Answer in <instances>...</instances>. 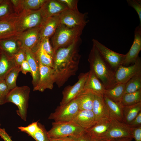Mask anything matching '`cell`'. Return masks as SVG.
Here are the masks:
<instances>
[{
  "instance_id": "obj_1",
  "label": "cell",
  "mask_w": 141,
  "mask_h": 141,
  "mask_svg": "<svg viewBox=\"0 0 141 141\" xmlns=\"http://www.w3.org/2000/svg\"><path fill=\"white\" fill-rule=\"evenodd\" d=\"M81 41L80 37L68 46L59 49L55 52L53 69L55 83L59 88L70 77L75 75L78 69L80 58L78 47Z\"/></svg>"
},
{
  "instance_id": "obj_2",
  "label": "cell",
  "mask_w": 141,
  "mask_h": 141,
  "mask_svg": "<svg viewBox=\"0 0 141 141\" xmlns=\"http://www.w3.org/2000/svg\"><path fill=\"white\" fill-rule=\"evenodd\" d=\"M88 61L90 70L101 81L105 89L111 88L117 84L115 73L93 45L89 55Z\"/></svg>"
},
{
  "instance_id": "obj_3",
  "label": "cell",
  "mask_w": 141,
  "mask_h": 141,
  "mask_svg": "<svg viewBox=\"0 0 141 141\" xmlns=\"http://www.w3.org/2000/svg\"><path fill=\"white\" fill-rule=\"evenodd\" d=\"M19 34L42 25L46 18L40 9L35 10H24L13 15L10 18Z\"/></svg>"
},
{
  "instance_id": "obj_4",
  "label": "cell",
  "mask_w": 141,
  "mask_h": 141,
  "mask_svg": "<svg viewBox=\"0 0 141 141\" xmlns=\"http://www.w3.org/2000/svg\"><path fill=\"white\" fill-rule=\"evenodd\" d=\"M85 26L70 27L60 23L52 36V47L55 53L59 49L68 46L80 37Z\"/></svg>"
},
{
  "instance_id": "obj_5",
  "label": "cell",
  "mask_w": 141,
  "mask_h": 141,
  "mask_svg": "<svg viewBox=\"0 0 141 141\" xmlns=\"http://www.w3.org/2000/svg\"><path fill=\"white\" fill-rule=\"evenodd\" d=\"M30 89L27 86H17L10 90L7 97L6 103L11 102L17 107V114L24 121L27 120Z\"/></svg>"
},
{
  "instance_id": "obj_6",
  "label": "cell",
  "mask_w": 141,
  "mask_h": 141,
  "mask_svg": "<svg viewBox=\"0 0 141 141\" xmlns=\"http://www.w3.org/2000/svg\"><path fill=\"white\" fill-rule=\"evenodd\" d=\"M52 125L51 128L47 131L48 136L50 138L74 136L85 131L71 122L54 121Z\"/></svg>"
},
{
  "instance_id": "obj_7",
  "label": "cell",
  "mask_w": 141,
  "mask_h": 141,
  "mask_svg": "<svg viewBox=\"0 0 141 141\" xmlns=\"http://www.w3.org/2000/svg\"><path fill=\"white\" fill-rule=\"evenodd\" d=\"M76 98L69 102L58 106L55 111L51 113L48 119L55 122H69L79 110Z\"/></svg>"
},
{
  "instance_id": "obj_8",
  "label": "cell",
  "mask_w": 141,
  "mask_h": 141,
  "mask_svg": "<svg viewBox=\"0 0 141 141\" xmlns=\"http://www.w3.org/2000/svg\"><path fill=\"white\" fill-rule=\"evenodd\" d=\"M41 26L26 30L16 37L21 48L29 49L34 53L37 51L41 42L40 33Z\"/></svg>"
},
{
  "instance_id": "obj_9",
  "label": "cell",
  "mask_w": 141,
  "mask_h": 141,
  "mask_svg": "<svg viewBox=\"0 0 141 141\" xmlns=\"http://www.w3.org/2000/svg\"><path fill=\"white\" fill-rule=\"evenodd\" d=\"M92 42L101 56L115 73L118 67L122 65L125 54H120L109 49L97 40L93 39Z\"/></svg>"
},
{
  "instance_id": "obj_10",
  "label": "cell",
  "mask_w": 141,
  "mask_h": 141,
  "mask_svg": "<svg viewBox=\"0 0 141 141\" xmlns=\"http://www.w3.org/2000/svg\"><path fill=\"white\" fill-rule=\"evenodd\" d=\"M87 13H82L78 10L67 9L59 15L60 23L70 27L85 26L88 22L86 20Z\"/></svg>"
},
{
  "instance_id": "obj_11",
  "label": "cell",
  "mask_w": 141,
  "mask_h": 141,
  "mask_svg": "<svg viewBox=\"0 0 141 141\" xmlns=\"http://www.w3.org/2000/svg\"><path fill=\"white\" fill-rule=\"evenodd\" d=\"M89 74V72L81 73L75 84L65 88L62 92L63 97L60 105L66 104L74 99L82 92Z\"/></svg>"
},
{
  "instance_id": "obj_12",
  "label": "cell",
  "mask_w": 141,
  "mask_h": 141,
  "mask_svg": "<svg viewBox=\"0 0 141 141\" xmlns=\"http://www.w3.org/2000/svg\"><path fill=\"white\" fill-rule=\"evenodd\" d=\"M124 138H133L132 128L124 122L111 119L109 128L103 139L110 140Z\"/></svg>"
},
{
  "instance_id": "obj_13",
  "label": "cell",
  "mask_w": 141,
  "mask_h": 141,
  "mask_svg": "<svg viewBox=\"0 0 141 141\" xmlns=\"http://www.w3.org/2000/svg\"><path fill=\"white\" fill-rule=\"evenodd\" d=\"M141 72V59L138 57L132 65L125 66L121 65L115 73L114 77L116 83L125 84L130 79Z\"/></svg>"
},
{
  "instance_id": "obj_14",
  "label": "cell",
  "mask_w": 141,
  "mask_h": 141,
  "mask_svg": "<svg viewBox=\"0 0 141 141\" xmlns=\"http://www.w3.org/2000/svg\"><path fill=\"white\" fill-rule=\"evenodd\" d=\"M40 76L37 85L33 91L43 92L48 89L52 90L55 83V77L53 68L39 63Z\"/></svg>"
},
{
  "instance_id": "obj_15",
  "label": "cell",
  "mask_w": 141,
  "mask_h": 141,
  "mask_svg": "<svg viewBox=\"0 0 141 141\" xmlns=\"http://www.w3.org/2000/svg\"><path fill=\"white\" fill-rule=\"evenodd\" d=\"M141 50V25H139L135 29L134 38L133 44L128 52L125 54L122 64L125 66L134 64L138 57Z\"/></svg>"
},
{
  "instance_id": "obj_16",
  "label": "cell",
  "mask_w": 141,
  "mask_h": 141,
  "mask_svg": "<svg viewBox=\"0 0 141 141\" xmlns=\"http://www.w3.org/2000/svg\"><path fill=\"white\" fill-rule=\"evenodd\" d=\"M69 122L86 130L95 124L97 121L92 110H79L73 119Z\"/></svg>"
},
{
  "instance_id": "obj_17",
  "label": "cell",
  "mask_w": 141,
  "mask_h": 141,
  "mask_svg": "<svg viewBox=\"0 0 141 141\" xmlns=\"http://www.w3.org/2000/svg\"><path fill=\"white\" fill-rule=\"evenodd\" d=\"M111 120L109 118L100 119L85 132L93 139H103L109 128Z\"/></svg>"
},
{
  "instance_id": "obj_18",
  "label": "cell",
  "mask_w": 141,
  "mask_h": 141,
  "mask_svg": "<svg viewBox=\"0 0 141 141\" xmlns=\"http://www.w3.org/2000/svg\"><path fill=\"white\" fill-rule=\"evenodd\" d=\"M67 9L58 0H46L40 10L43 17L47 18L60 15Z\"/></svg>"
},
{
  "instance_id": "obj_19",
  "label": "cell",
  "mask_w": 141,
  "mask_h": 141,
  "mask_svg": "<svg viewBox=\"0 0 141 141\" xmlns=\"http://www.w3.org/2000/svg\"><path fill=\"white\" fill-rule=\"evenodd\" d=\"M105 89L103 84L93 71L90 70L87 78L82 92H89L94 95H103Z\"/></svg>"
},
{
  "instance_id": "obj_20",
  "label": "cell",
  "mask_w": 141,
  "mask_h": 141,
  "mask_svg": "<svg viewBox=\"0 0 141 141\" xmlns=\"http://www.w3.org/2000/svg\"><path fill=\"white\" fill-rule=\"evenodd\" d=\"M60 15L46 18L42 25L40 31L41 40L49 38L55 33L60 24Z\"/></svg>"
},
{
  "instance_id": "obj_21",
  "label": "cell",
  "mask_w": 141,
  "mask_h": 141,
  "mask_svg": "<svg viewBox=\"0 0 141 141\" xmlns=\"http://www.w3.org/2000/svg\"><path fill=\"white\" fill-rule=\"evenodd\" d=\"M92 110L97 121L103 118H110L109 111L104 101L103 95H94Z\"/></svg>"
},
{
  "instance_id": "obj_22",
  "label": "cell",
  "mask_w": 141,
  "mask_h": 141,
  "mask_svg": "<svg viewBox=\"0 0 141 141\" xmlns=\"http://www.w3.org/2000/svg\"><path fill=\"white\" fill-rule=\"evenodd\" d=\"M26 60L28 62L32 76V83L33 88L37 85L40 76L39 63L35 53L28 49L25 50Z\"/></svg>"
},
{
  "instance_id": "obj_23",
  "label": "cell",
  "mask_w": 141,
  "mask_h": 141,
  "mask_svg": "<svg viewBox=\"0 0 141 141\" xmlns=\"http://www.w3.org/2000/svg\"><path fill=\"white\" fill-rule=\"evenodd\" d=\"M19 34L9 17L0 20V41L14 38Z\"/></svg>"
},
{
  "instance_id": "obj_24",
  "label": "cell",
  "mask_w": 141,
  "mask_h": 141,
  "mask_svg": "<svg viewBox=\"0 0 141 141\" xmlns=\"http://www.w3.org/2000/svg\"><path fill=\"white\" fill-rule=\"evenodd\" d=\"M17 66L13 57L8 56L2 50L0 56V80L4 79L7 75Z\"/></svg>"
},
{
  "instance_id": "obj_25",
  "label": "cell",
  "mask_w": 141,
  "mask_h": 141,
  "mask_svg": "<svg viewBox=\"0 0 141 141\" xmlns=\"http://www.w3.org/2000/svg\"><path fill=\"white\" fill-rule=\"evenodd\" d=\"M103 97L109 111L110 118L124 122L122 107L119 103L115 102L104 96H103Z\"/></svg>"
},
{
  "instance_id": "obj_26",
  "label": "cell",
  "mask_w": 141,
  "mask_h": 141,
  "mask_svg": "<svg viewBox=\"0 0 141 141\" xmlns=\"http://www.w3.org/2000/svg\"><path fill=\"white\" fill-rule=\"evenodd\" d=\"M16 37L0 41V49L10 57H13L21 48L20 43Z\"/></svg>"
},
{
  "instance_id": "obj_27",
  "label": "cell",
  "mask_w": 141,
  "mask_h": 141,
  "mask_svg": "<svg viewBox=\"0 0 141 141\" xmlns=\"http://www.w3.org/2000/svg\"><path fill=\"white\" fill-rule=\"evenodd\" d=\"M125 84L117 83L111 88L105 89L103 96L113 101L119 103L125 93Z\"/></svg>"
},
{
  "instance_id": "obj_28",
  "label": "cell",
  "mask_w": 141,
  "mask_h": 141,
  "mask_svg": "<svg viewBox=\"0 0 141 141\" xmlns=\"http://www.w3.org/2000/svg\"><path fill=\"white\" fill-rule=\"evenodd\" d=\"M94 95L91 93L83 92L76 98L80 110H92Z\"/></svg>"
},
{
  "instance_id": "obj_29",
  "label": "cell",
  "mask_w": 141,
  "mask_h": 141,
  "mask_svg": "<svg viewBox=\"0 0 141 141\" xmlns=\"http://www.w3.org/2000/svg\"><path fill=\"white\" fill-rule=\"evenodd\" d=\"M122 107L124 123L128 125L141 111V102L133 105Z\"/></svg>"
},
{
  "instance_id": "obj_30",
  "label": "cell",
  "mask_w": 141,
  "mask_h": 141,
  "mask_svg": "<svg viewBox=\"0 0 141 141\" xmlns=\"http://www.w3.org/2000/svg\"><path fill=\"white\" fill-rule=\"evenodd\" d=\"M46 0H19V4L15 10L21 11L24 10H35L40 9Z\"/></svg>"
},
{
  "instance_id": "obj_31",
  "label": "cell",
  "mask_w": 141,
  "mask_h": 141,
  "mask_svg": "<svg viewBox=\"0 0 141 141\" xmlns=\"http://www.w3.org/2000/svg\"><path fill=\"white\" fill-rule=\"evenodd\" d=\"M141 102V89L131 93H124L119 103L122 107L133 105Z\"/></svg>"
},
{
  "instance_id": "obj_32",
  "label": "cell",
  "mask_w": 141,
  "mask_h": 141,
  "mask_svg": "<svg viewBox=\"0 0 141 141\" xmlns=\"http://www.w3.org/2000/svg\"><path fill=\"white\" fill-rule=\"evenodd\" d=\"M141 89V72L134 76L125 84V93L136 92Z\"/></svg>"
},
{
  "instance_id": "obj_33",
  "label": "cell",
  "mask_w": 141,
  "mask_h": 141,
  "mask_svg": "<svg viewBox=\"0 0 141 141\" xmlns=\"http://www.w3.org/2000/svg\"><path fill=\"white\" fill-rule=\"evenodd\" d=\"M35 54L39 63L43 65L53 68V58L45 51L40 45Z\"/></svg>"
},
{
  "instance_id": "obj_34",
  "label": "cell",
  "mask_w": 141,
  "mask_h": 141,
  "mask_svg": "<svg viewBox=\"0 0 141 141\" xmlns=\"http://www.w3.org/2000/svg\"><path fill=\"white\" fill-rule=\"evenodd\" d=\"M20 66H17L11 71L6 76L4 80L9 89H13L17 86L16 81L19 73L20 72Z\"/></svg>"
},
{
  "instance_id": "obj_35",
  "label": "cell",
  "mask_w": 141,
  "mask_h": 141,
  "mask_svg": "<svg viewBox=\"0 0 141 141\" xmlns=\"http://www.w3.org/2000/svg\"><path fill=\"white\" fill-rule=\"evenodd\" d=\"M38 124V130L31 136L36 141H50L44 126L39 122Z\"/></svg>"
},
{
  "instance_id": "obj_36",
  "label": "cell",
  "mask_w": 141,
  "mask_h": 141,
  "mask_svg": "<svg viewBox=\"0 0 141 141\" xmlns=\"http://www.w3.org/2000/svg\"><path fill=\"white\" fill-rule=\"evenodd\" d=\"M10 91L6 83L5 80H0V105L6 103V99Z\"/></svg>"
},
{
  "instance_id": "obj_37",
  "label": "cell",
  "mask_w": 141,
  "mask_h": 141,
  "mask_svg": "<svg viewBox=\"0 0 141 141\" xmlns=\"http://www.w3.org/2000/svg\"><path fill=\"white\" fill-rule=\"evenodd\" d=\"M38 121L33 122L27 126H21L18 128L20 131L25 132L31 136L38 130Z\"/></svg>"
},
{
  "instance_id": "obj_38",
  "label": "cell",
  "mask_w": 141,
  "mask_h": 141,
  "mask_svg": "<svg viewBox=\"0 0 141 141\" xmlns=\"http://www.w3.org/2000/svg\"><path fill=\"white\" fill-rule=\"evenodd\" d=\"M40 45L43 50L51 56L54 59L55 53L50 42L49 38H45L42 39Z\"/></svg>"
},
{
  "instance_id": "obj_39",
  "label": "cell",
  "mask_w": 141,
  "mask_h": 141,
  "mask_svg": "<svg viewBox=\"0 0 141 141\" xmlns=\"http://www.w3.org/2000/svg\"><path fill=\"white\" fill-rule=\"evenodd\" d=\"M128 5L133 8L136 11L138 15L140 24L141 25V0H127Z\"/></svg>"
},
{
  "instance_id": "obj_40",
  "label": "cell",
  "mask_w": 141,
  "mask_h": 141,
  "mask_svg": "<svg viewBox=\"0 0 141 141\" xmlns=\"http://www.w3.org/2000/svg\"><path fill=\"white\" fill-rule=\"evenodd\" d=\"M10 1H4L0 4V19L6 18L9 14L10 9Z\"/></svg>"
},
{
  "instance_id": "obj_41",
  "label": "cell",
  "mask_w": 141,
  "mask_h": 141,
  "mask_svg": "<svg viewBox=\"0 0 141 141\" xmlns=\"http://www.w3.org/2000/svg\"><path fill=\"white\" fill-rule=\"evenodd\" d=\"M25 50L21 48L13 56L14 60L18 66H20L22 63L26 60Z\"/></svg>"
},
{
  "instance_id": "obj_42",
  "label": "cell",
  "mask_w": 141,
  "mask_h": 141,
  "mask_svg": "<svg viewBox=\"0 0 141 141\" xmlns=\"http://www.w3.org/2000/svg\"><path fill=\"white\" fill-rule=\"evenodd\" d=\"M66 5L69 9L74 10H78L77 0H58Z\"/></svg>"
},
{
  "instance_id": "obj_43",
  "label": "cell",
  "mask_w": 141,
  "mask_h": 141,
  "mask_svg": "<svg viewBox=\"0 0 141 141\" xmlns=\"http://www.w3.org/2000/svg\"><path fill=\"white\" fill-rule=\"evenodd\" d=\"M72 136L75 141H93L91 137L85 131L78 135Z\"/></svg>"
},
{
  "instance_id": "obj_44",
  "label": "cell",
  "mask_w": 141,
  "mask_h": 141,
  "mask_svg": "<svg viewBox=\"0 0 141 141\" xmlns=\"http://www.w3.org/2000/svg\"><path fill=\"white\" fill-rule=\"evenodd\" d=\"M127 125L131 128L141 126V111L133 120Z\"/></svg>"
},
{
  "instance_id": "obj_45",
  "label": "cell",
  "mask_w": 141,
  "mask_h": 141,
  "mask_svg": "<svg viewBox=\"0 0 141 141\" xmlns=\"http://www.w3.org/2000/svg\"><path fill=\"white\" fill-rule=\"evenodd\" d=\"M132 133L135 141H141V126L132 128Z\"/></svg>"
},
{
  "instance_id": "obj_46",
  "label": "cell",
  "mask_w": 141,
  "mask_h": 141,
  "mask_svg": "<svg viewBox=\"0 0 141 141\" xmlns=\"http://www.w3.org/2000/svg\"><path fill=\"white\" fill-rule=\"evenodd\" d=\"M20 71L24 74L26 75L28 72L31 73V71L29 65L26 60L24 61L20 66Z\"/></svg>"
},
{
  "instance_id": "obj_47",
  "label": "cell",
  "mask_w": 141,
  "mask_h": 141,
  "mask_svg": "<svg viewBox=\"0 0 141 141\" xmlns=\"http://www.w3.org/2000/svg\"><path fill=\"white\" fill-rule=\"evenodd\" d=\"M0 136L4 141H13L4 128L0 127Z\"/></svg>"
},
{
  "instance_id": "obj_48",
  "label": "cell",
  "mask_w": 141,
  "mask_h": 141,
  "mask_svg": "<svg viewBox=\"0 0 141 141\" xmlns=\"http://www.w3.org/2000/svg\"><path fill=\"white\" fill-rule=\"evenodd\" d=\"M55 139L58 141H75L72 136L61 137Z\"/></svg>"
},
{
  "instance_id": "obj_49",
  "label": "cell",
  "mask_w": 141,
  "mask_h": 141,
  "mask_svg": "<svg viewBox=\"0 0 141 141\" xmlns=\"http://www.w3.org/2000/svg\"><path fill=\"white\" fill-rule=\"evenodd\" d=\"M132 138H124L114 139H111L109 141H132Z\"/></svg>"
},
{
  "instance_id": "obj_50",
  "label": "cell",
  "mask_w": 141,
  "mask_h": 141,
  "mask_svg": "<svg viewBox=\"0 0 141 141\" xmlns=\"http://www.w3.org/2000/svg\"><path fill=\"white\" fill-rule=\"evenodd\" d=\"M93 141H109V140H107L104 139H92Z\"/></svg>"
},
{
  "instance_id": "obj_51",
  "label": "cell",
  "mask_w": 141,
  "mask_h": 141,
  "mask_svg": "<svg viewBox=\"0 0 141 141\" xmlns=\"http://www.w3.org/2000/svg\"><path fill=\"white\" fill-rule=\"evenodd\" d=\"M50 141H58L56 139H55L50 138Z\"/></svg>"
},
{
  "instance_id": "obj_52",
  "label": "cell",
  "mask_w": 141,
  "mask_h": 141,
  "mask_svg": "<svg viewBox=\"0 0 141 141\" xmlns=\"http://www.w3.org/2000/svg\"><path fill=\"white\" fill-rule=\"evenodd\" d=\"M4 1V0H0V4L2 3Z\"/></svg>"
},
{
  "instance_id": "obj_53",
  "label": "cell",
  "mask_w": 141,
  "mask_h": 141,
  "mask_svg": "<svg viewBox=\"0 0 141 141\" xmlns=\"http://www.w3.org/2000/svg\"><path fill=\"white\" fill-rule=\"evenodd\" d=\"M1 51H2V50H1L0 49V56H1Z\"/></svg>"
},
{
  "instance_id": "obj_54",
  "label": "cell",
  "mask_w": 141,
  "mask_h": 141,
  "mask_svg": "<svg viewBox=\"0 0 141 141\" xmlns=\"http://www.w3.org/2000/svg\"><path fill=\"white\" fill-rule=\"evenodd\" d=\"M1 125V124H0V127Z\"/></svg>"
}]
</instances>
